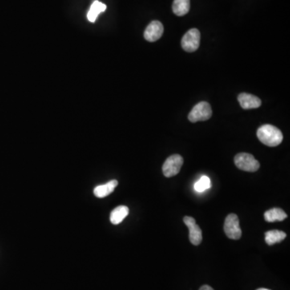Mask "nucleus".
I'll list each match as a JSON object with an SVG mask.
<instances>
[{
  "label": "nucleus",
  "mask_w": 290,
  "mask_h": 290,
  "mask_svg": "<svg viewBox=\"0 0 290 290\" xmlns=\"http://www.w3.org/2000/svg\"><path fill=\"white\" fill-rule=\"evenodd\" d=\"M235 165L238 169L243 171H257L259 169V163L251 154L241 153L235 157Z\"/></svg>",
  "instance_id": "nucleus-3"
},
{
  "label": "nucleus",
  "mask_w": 290,
  "mask_h": 290,
  "mask_svg": "<svg viewBox=\"0 0 290 290\" xmlns=\"http://www.w3.org/2000/svg\"><path fill=\"white\" fill-rule=\"evenodd\" d=\"M288 217L287 214L280 208L270 209L264 213V219L268 223L281 222Z\"/></svg>",
  "instance_id": "nucleus-12"
},
{
  "label": "nucleus",
  "mask_w": 290,
  "mask_h": 290,
  "mask_svg": "<svg viewBox=\"0 0 290 290\" xmlns=\"http://www.w3.org/2000/svg\"><path fill=\"white\" fill-rule=\"evenodd\" d=\"M199 290H214V288L212 287H211L210 285H207V284H204V285H202Z\"/></svg>",
  "instance_id": "nucleus-17"
},
{
  "label": "nucleus",
  "mask_w": 290,
  "mask_h": 290,
  "mask_svg": "<svg viewBox=\"0 0 290 290\" xmlns=\"http://www.w3.org/2000/svg\"><path fill=\"white\" fill-rule=\"evenodd\" d=\"M238 101L242 108L244 110L258 108L261 106V100L252 94L242 93L238 96Z\"/></svg>",
  "instance_id": "nucleus-9"
},
{
  "label": "nucleus",
  "mask_w": 290,
  "mask_h": 290,
  "mask_svg": "<svg viewBox=\"0 0 290 290\" xmlns=\"http://www.w3.org/2000/svg\"><path fill=\"white\" fill-rule=\"evenodd\" d=\"M211 179L207 176H202L200 180L195 183L194 189L197 192L202 193L207 189L211 188Z\"/></svg>",
  "instance_id": "nucleus-16"
},
{
  "label": "nucleus",
  "mask_w": 290,
  "mask_h": 290,
  "mask_svg": "<svg viewBox=\"0 0 290 290\" xmlns=\"http://www.w3.org/2000/svg\"><path fill=\"white\" fill-rule=\"evenodd\" d=\"M117 186H118V182L116 180L110 181L106 184L96 186L94 190V194L97 198H105L113 193Z\"/></svg>",
  "instance_id": "nucleus-10"
},
{
  "label": "nucleus",
  "mask_w": 290,
  "mask_h": 290,
  "mask_svg": "<svg viewBox=\"0 0 290 290\" xmlns=\"http://www.w3.org/2000/svg\"><path fill=\"white\" fill-rule=\"evenodd\" d=\"M286 238L284 231L272 230L265 232V242L268 245L272 246L275 243L283 241Z\"/></svg>",
  "instance_id": "nucleus-14"
},
{
  "label": "nucleus",
  "mask_w": 290,
  "mask_h": 290,
  "mask_svg": "<svg viewBox=\"0 0 290 290\" xmlns=\"http://www.w3.org/2000/svg\"><path fill=\"white\" fill-rule=\"evenodd\" d=\"M259 140L268 147H276L281 143L283 135L280 129L272 125H263L257 130Z\"/></svg>",
  "instance_id": "nucleus-1"
},
{
  "label": "nucleus",
  "mask_w": 290,
  "mask_h": 290,
  "mask_svg": "<svg viewBox=\"0 0 290 290\" xmlns=\"http://www.w3.org/2000/svg\"><path fill=\"white\" fill-rule=\"evenodd\" d=\"M164 33V27L160 21H154L150 23L147 29H145L144 38L150 42H154L162 37Z\"/></svg>",
  "instance_id": "nucleus-8"
},
{
  "label": "nucleus",
  "mask_w": 290,
  "mask_h": 290,
  "mask_svg": "<svg viewBox=\"0 0 290 290\" xmlns=\"http://www.w3.org/2000/svg\"><path fill=\"white\" fill-rule=\"evenodd\" d=\"M201 34L199 30L192 29L189 30L182 37V47L185 51L193 53L197 51L200 45Z\"/></svg>",
  "instance_id": "nucleus-6"
},
{
  "label": "nucleus",
  "mask_w": 290,
  "mask_h": 290,
  "mask_svg": "<svg viewBox=\"0 0 290 290\" xmlns=\"http://www.w3.org/2000/svg\"><path fill=\"white\" fill-rule=\"evenodd\" d=\"M224 232L229 239H240L242 236V231L239 226V217L235 214H230L227 215L224 222Z\"/></svg>",
  "instance_id": "nucleus-5"
},
{
  "label": "nucleus",
  "mask_w": 290,
  "mask_h": 290,
  "mask_svg": "<svg viewBox=\"0 0 290 290\" xmlns=\"http://www.w3.org/2000/svg\"><path fill=\"white\" fill-rule=\"evenodd\" d=\"M106 9V5L99 2L98 0H95L92 5H91V6H90V10H89L88 13H87V19H88V21L91 23L95 22L98 15L105 12Z\"/></svg>",
  "instance_id": "nucleus-13"
},
{
  "label": "nucleus",
  "mask_w": 290,
  "mask_h": 290,
  "mask_svg": "<svg viewBox=\"0 0 290 290\" xmlns=\"http://www.w3.org/2000/svg\"><path fill=\"white\" fill-rule=\"evenodd\" d=\"M129 209L126 206H119L114 208L110 213V220L114 225H118L123 222V219L128 215Z\"/></svg>",
  "instance_id": "nucleus-11"
},
{
  "label": "nucleus",
  "mask_w": 290,
  "mask_h": 290,
  "mask_svg": "<svg viewBox=\"0 0 290 290\" xmlns=\"http://www.w3.org/2000/svg\"><path fill=\"white\" fill-rule=\"evenodd\" d=\"M190 9V0H174L173 11L178 17H183Z\"/></svg>",
  "instance_id": "nucleus-15"
},
{
  "label": "nucleus",
  "mask_w": 290,
  "mask_h": 290,
  "mask_svg": "<svg viewBox=\"0 0 290 290\" xmlns=\"http://www.w3.org/2000/svg\"><path fill=\"white\" fill-rule=\"evenodd\" d=\"M212 116V110L211 105L207 102H200L194 106L188 115V119L192 123L198 121H206L211 119Z\"/></svg>",
  "instance_id": "nucleus-2"
},
{
  "label": "nucleus",
  "mask_w": 290,
  "mask_h": 290,
  "mask_svg": "<svg viewBox=\"0 0 290 290\" xmlns=\"http://www.w3.org/2000/svg\"><path fill=\"white\" fill-rule=\"evenodd\" d=\"M183 221H184L185 224L187 226L189 230H190V233H189L190 241L194 245H199L202 243V230L196 224L195 219L193 217L186 216L184 217Z\"/></svg>",
  "instance_id": "nucleus-7"
},
{
  "label": "nucleus",
  "mask_w": 290,
  "mask_h": 290,
  "mask_svg": "<svg viewBox=\"0 0 290 290\" xmlns=\"http://www.w3.org/2000/svg\"><path fill=\"white\" fill-rule=\"evenodd\" d=\"M256 290H270V289H268V288H258V289H256Z\"/></svg>",
  "instance_id": "nucleus-18"
},
{
  "label": "nucleus",
  "mask_w": 290,
  "mask_h": 290,
  "mask_svg": "<svg viewBox=\"0 0 290 290\" xmlns=\"http://www.w3.org/2000/svg\"><path fill=\"white\" fill-rule=\"evenodd\" d=\"M184 163V160L182 156L178 154L170 156L166 159L162 167L164 175L166 178H172L176 176L179 174L182 166Z\"/></svg>",
  "instance_id": "nucleus-4"
}]
</instances>
